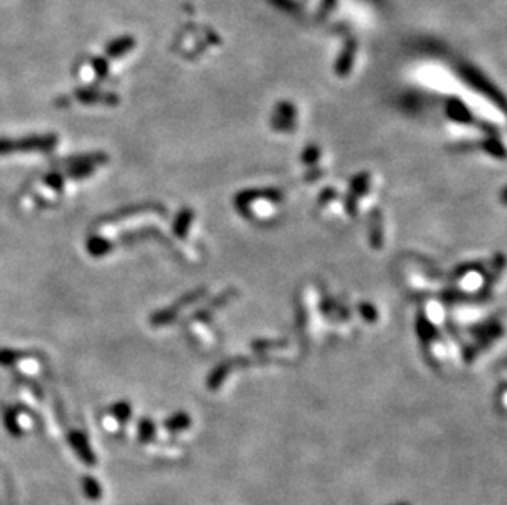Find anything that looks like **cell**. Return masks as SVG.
Here are the masks:
<instances>
[{
  "mask_svg": "<svg viewBox=\"0 0 507 505\" xmlns=\"http://www.w3.org/2000/svg\"><path fill=\"white\" fill-rule=\"evenodd\" d=\"M58 145L56 135H31L12 140V138H0V156L15 153H50Z\"/></svg>",
  "mask_w": 507,
  "mask_h": 505,
  "instance_id": "cell-1",
  "label": "cell"
},
{
  "mask_svg": "<svg viewBox=\"0 0 507 505\" xmlns=\"http://www.w3.org/2000/svg\"><path fill=\"white\" fill-rule=\"evenodd\" d=\"M135 45H136V41L134 36H129V35L120 36V38H117V40L108 43L106 48V53L108 58H122L123 55L130 53V51L135 48Z\"/></svg>",
  "mask_w": 507,
  "mask_h": 505,
  "instance_id": "cell-4",
  "label": "cell"
},
{
  "mask_svg": "<svg viewBox=\"0 0 507 505\" xmlns=\"http://www.w3.org/2000/svg\"><path fill=\"white\" fill-rule=\"evenodd\" d=\"M45 184L48 185L50 189L55 190H63V184H64V176L61 173H51L45 178Z\"/></svg>",
  "mask_w": 507,
  "mask_h": 505,
  "instance_id": "cell-8",
  "label": "cell"
},
{
  "mask_svg": "<svg viewBox=\"0 0 507 505\" xmlns=\"http://www.w3.org/2000/svg\"><path fill=\"white\" fill-rule=\"evenodd\" d=\"M76 99H78L80 104H86V106H96V104L117 106L118 104L117 94L99 92V90H91V89H79L78 92H76Z\"/></svg>",
  "mask_w": 507,
  "mask_h": 505,
  "instance_id": "cell-3",
  "label": "cell"
},
{
  "mask_svg": "<svg viewBox=\"0 0 507 505\" xmlns=\"http://www.w3.org/2000/svg\"><path fill=\"white\" fill-rule=\"evenodd\" d=\"M108 161V156L106 153H89V155H80L76 156V158L68 159V178L71 179H86L89 176H92L94 171L99 166L106 164Z\"/></svg>",
  "mask_w": 507,
  "mask_h": 505,
  "instance_id": "cell-2",
  "label": "cell"
},
{
  "mask_svg": "<svg viewBox=\"0 0 507 505\" xmlns=\"http://www.w3.org/2000/svg\"><path fill=\"white\" fill-rule=\"evenodd\" d=\"M394 505H410V504H407V502H399V504H394Z\"/></svg>",
  "mask_w": 507,
  "mask_h": 505,
  "instance_id": "cell-10",
  "label": "cell"
},
{
  "mask_svg": "<svg viewBox=\"0 0 507 505\" xmlns=\"http://www.w3.org/2000/svg\"><path fill=\"white\" fill-rule=\"evenodd\" d=\"M164 425L168 427L169 430H174V432L184 430V428L189 427V417L186 415V413H178V415H174L171 420L166 422Z\"/></svg>",
  "mask_w": 507,
  "mask_h": 505,
  "instance_id": "cell-7",
  "label": "cell"
},
{
  "mask_svg": "<svg viewBox=\"0 0 507 505\" xmlns=\"http://www.w3.org/2000/svg\"><path fill=\"white\" fill-rule=\"evenodd\" d=\"M86 246H87L89 255L94 256V258H102V256L108 255V252H110V250L113 248V245L107 240V238H102L99 235H94V236L89 238Z\"/></svg>",
  "mask_w": 507,
  "mask_h": 505,
  "instance_id": "cell-5",
  "label": "cell"
},
{
  "mask_svg": "<svg viewBox=\"0 0 507 505\" xmlns=\"http://www.w3.org/2000/svg\"><path fill=\"white\" fill-rule=\"evenodd\" d=\"M28 353L12 350V348H2L0 350V366H13L18 361L25 360Z\"/></svg>",
  "mask_w": 507,
  "mask_h": 505,
  "instance_id": "cell-6",
  "label": "cell"
},
{
  "mask_svg": "<svg viewBox=\"0 0 507 505\" xmlns=\"http://www.w3.org/2000/svg\"><path fill=\"white\" fill-rule=\"evenodd\" d=\"M92 69H94V73H96L97 78L103 79L107 76V73H108V63H107V59L96 58V59L92 61Z\"/></svg>",
  "mask_w": 507,
  "mask_h": 505,
  "instance_id": "cell-9",
  "label": "cell"
}]
</instances>
